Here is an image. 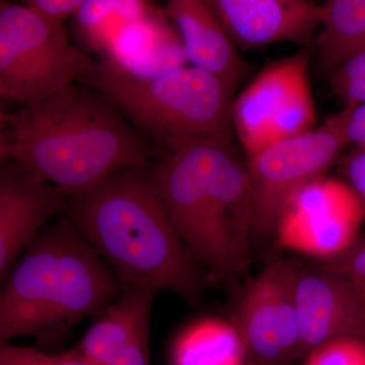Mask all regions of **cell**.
<instances>
[{"instance_id": "6da1fadb", "label": "cell", "mask_w": 365, "mask_h": 365, "mask_svg": "<svg viewBox=\"0 0 365 365\" xmlns=\"http://www.w3.org/2000/svg\"><path fill=\"white\" fill-rule=\"evenodd\" d=\"M162 151L98 91L78 83L14 112L0 113L1 163L54 185L68 198Z\"/></svg>"}, {"instance_id": "7a4b0ae2", "label": "cell", "mask_w": 365, "mask_h": 365, "mask_svg": "<svg viewBox=\"0 0 365 365\" xmlns=\"http://www.w3.org/2000/svg\"><path fill=\"white\" fill-rule=\"evenodd\" d=\"M151 165L122 170L68 198L63 215L123 287L165 290L197 306L210 276L173 225L153 182Z\"/></svg>"}, {"instance_id": "3957f363", "label": "cell", "mask_w": 365, "mask_h": 365, "mask_svg": "<svg viewBox=\"0 0 365 365\" xmlns=\"http://www.w3.org/2000/svg\"><path fill=\"white\" fill-rule=\"evenodd\" d=\"M150 170L194 259L213 279L237 280L249 266L254 212L246 165L232 140L189 141L162 151Z\"/></svg>"}, {"instance_id": "277c9868", "label": "cell", "mask_w": 365, "mask_h": 365, "mask_svg": "<svg viewBox=\"0 0 365 365\" xmlns=\"http://www.w3.org/2000/svg\"><path fill=\"white\" fill-rule=\"evenodd\" d=\"M123 285L62 215L21 255L0 294V343L31 337L49 352L88 317L114 302Z\"/></svg>"}, {"instance_id": "5b68a950", "label": "cell", "mask_w": 365, "mask_h": 365, "mask_svg": "<svg viewBox=\"0 0 365 365\" xmlns=\"http://www.w3.org/2000/svg\"><path fill=\"white\" fill-rule=\"evenodd\" d=\"M81 83L101 93L160 151L189 141L232 140L234 93L197 67L141 76L103 60Z\"/></svg>"}, {"instance_id": "8992f818", "label": "cell", "mask_w": 365, "mask_h": 365, "mask_svg": "<svg viewBox=\"0 0 365 365\" xmlns=\"http://www.w3.org/2000/svg\"><path fill=\"white\" fill-rule=\"evenodd\" d=\"M97 62L25 4L0 6V95L25 107L81 81Z\"/></svg>"}, {"instance_id": "52a82bcc", "label": "cell", "mask_w": 365, "mask_h": 365, "mask_svg": "<svg viewBox=\"0 0 365 365\" xmlns=\"http://www.w3.org/2000/svg\"><path fill=\"white\" fill-rule=\"evenodd\" d=\"M344 120L342 110L318 128L271 144L248 158L255 237L275 235L289 196L307 182L325 176L335 163L348 145Z\"/></svg>"}, {"instance_id": "ba28073f", "label": "cell", "mask_w": 365, "mask_h": 365, "mask_svg": "<svg viewBox=\"0 0 365 365\" xmlns=\"http://www.w3.org/2000/svg\"><path fill=\"white\" fill-rule=\"evenodd\" d=\"M311 53L307 47L272 62L235 98V134L247 158L314 128L316 108L309 81Z\"/></svg>"}, {"instance_id": "9c48e42d", "label": "cell", "mask_w": 365, "mask_h": 365, "mask_svg": "<svg viewBox=\"0 0 365 365\" xmlns=\"http://www.w3.org/2000/svg\"><path fill=\"white\" fill-rule=\"evenodd\" d=\"M295 272L289 262H273L247 281L232 302L228 319L252 364L290 365L300 359Z\"/></svg>"}, {"instance_id": "30bf717a", "label": "cell", "mask_w": 365, "mask_h": 365, "mask_svg": "<svg viewBox=\"0 0 365 365\" xmlns=\"http://www.w3.org/2000/svg\"><path fill=\"white\" fill-rule=\"evenodd\" d=\"M365 211L351 187L339 180L318 178L287 199L275 237L283 249L333 260L357 241Z\"/></svg>"}, {"instance_id": "8fae6325", "label": "cell", "mask_w": 365, "mask_h": 365, "mask_svg": "<svg viewBox=\"0 0 365 365\" xmlns=\"http://www.w3.org/2000/svg\"><path fill=\"white\" fill-rule=\"evenodd\" d=\"M294 302L300 357L333 340L365 342V306L350 278L322 265L297 267Z\"/></svg>"}, {"instance_id": "7c38bea8", "label": "cell", "mask_w": 365, "mask_h": 365, "mask_svg": "<svg viewBox=\"0 0 365 365\" xmlns=\"http://www.w3.org/2000/svg\"><path fill=\"white\" fill-rule=\"evenodd\" d=\"M68 197L50 182L13 163L0 168V280L4 282L26 248L55 215H63Z\"/></svg>"}, {"instance_id": "4fadbf2b", "label": "cell", "mask_w": 365, "mask_h": 365, "mask_svg": "<svg viewBox=\"0 0 365 365\" xmlns=\"http://www.w3.org/2000/svg\"><path fill=\"white\" fill-rule=\"evenodd\" d=\"M209 6L237 47L280 42L309 47L321 26V4L307 0H210Z\"/></svg>"}, {"instance_id": "5bb4252c", "label": "cell", "mask_w": 365, "mask_h": 365, "mask_svg": "<svg viewBox=\"0 0 365 365\" xmlns=\"http://www.w3.org/2000/svg\"><path fill=\"white\" fill-rule=\"evenodd\" d=\"M165 13L176 26L189 66L215 76L234 93L247 66L208 1L170 0Z\"/></svg>"}, {"instance_id": "9a60e30c", "label": "cell", "mask_w": 365, "mask_h": 365, "mask_svg": "<svg viewBox=\"0 0 365 365\" xmlns=\"http://www.w3.org/2000/svg\"><path fill=\"white\" fill-rule=\"evenodd\" d=\"M158 292L148 288L125 287L73 348L96 365H108L127 346L150 334V313Z\"/></svg>"}, {"instance_id": "2e32d148", "label": "cell", "mask_w": 365, "mask_h": 365, "mask_svg": "<svg viewBox=\"0 0 365 365\" xmlns=\"http://www.w3.org/2000/svg\"><path fill=\"white\" fill-rule=\"evenodd\" d=\"M173 365H249L241 336L230 319L204 318L185 327L172 348Z\"/></svg>"}, {"instance_id": "e0dca14e", "label": "cell", "mask_w": 365, "mask_h": 365, "mask_svg": "<svg viewBox=\"0 0 365 365\" xmlns=\"http://www.w3.org/2000/svg\"><path fill=\"white\" fill-rule=\"evenodd\" d=\"M319 26L314 45L323 69L332 72L365 50V0H328Z\"/></svg>"}, {"instance_id": "ac0fdd59", "label": "cell", "mask_w": 365, "mask_h": 365, "mask_svg": "<svg viewBox=\"0 0 365 365\" xmlns=\"http://www.w3.org/2000/svg\"><path fill=\"white\" fill-rule=\"evenodd\" d=\"M330 85L344 108L365 104V50L334 69Z\"/></svg>"}, {"instance_id": "d6986e66", "label": "cell", "mask_w": 365, "mask_h": 365, "mask_svg": "<svg viewBox=\"0 0 365 365\" xmlns=\"http://www.w3.org/2000/svg\"><path fill=\"white\" fill-rule=\"evenodd\" d=\"M0 365H96L74 349L64 353L43 351L36 347H21L0 343Z\"/></svg>"}, {"instance_id": "ffe728a7", "label": "cell", "mask_w": 365, "mask_h": 365, "mask_svg": "<svg viewBox=\"0 0 365 365\" xmlns=\"http://www.w3.org/2000/svg\"><path fill=\"white\" fill-rule=\"evenodd\" d=\"M304 365H365V342L354 338L330 341L309 352Z\"/></svg>"}, {"instance_id": "44dd1931", "label": "cell", "mask_w": 365, "mask_h": 365, "mask_svg": "<svg viewBox=\"0 0 365 365\" xmlns=\"http://www.w3.org/2000/svg\"><path fill=\"white\" fill-rule=\"evenodd\" d=\"M85 0H29L24 4L38 18L52 26H64L67 19L76 16Z\"/></svg>"}, {"instance_id": "7402d4cb", "label": "cell", "mask_w": 365, "mask_h": 365, "mask_svg": "<svg viewBox=\"0 0 365 365\" xmlns=\"http://www.w3.org/2000/svg\"><path fill=\"white\" fill-rule=\"evenodd\" d=\"M322 266L351 280H365V239L357 240L344 254L333 260L324 262Z\"/></svg>"}, {"instance_id": "603a6c76", "label": "cell", "mask_w": 365, "mask_h": 365, "mask_svg": "<svg viewBox=\"0 0 365 365\" xmlns=\"http://www.w3.org/2000/svg\"><path fill=\"white\" fill-rule=\"evenodd\" d=\"M341 170L365 211V148H355L341 163Z\"/></svg>"}, {"instance_id": "cb8c5ba5", "label": "cell", "mask_w": 365, "mask_h": 365, "mask_svg": "<svg viewBox=\"0 0 365 365\" xmlns=\"http://www.w3.org/2000/svg\"><path fill=\"white\" fill-rule=\"evenodd\" d=\"M344 133L348 144L365 148V104L344 108Z\"/></svg>"}, {"instance_id": "d4e9b609", "label": "cell", "mask_w": 365, "mask_h": 365, "mask_svg": "<svg viewBox=\"0 0 365 365\" xmlns=\"http://www.w3.org/2000/svg\"><path fill=\"white\" fill-rule=\"evenodd\" d=\"M150 334L118 353L108 365H150Z\"/></svg>"}, {"instance_id": "484cf974", "label": "cell", "mask_w": 365, "mask_h": 365, "mask_svg": "<svg viewBox=\"0 0 365 365\" xmlns=\"http://www.w3.org/2000/svg\"><path fill=\"white\" fill-rule=\"evenodd\" d=\"M354 283L355 285H356L357 290H359L360 297H361L362 302H364L365 306V280L354 281Z\"/></svg>"}, {"instance_id": "4316f807", "label": "cell", "mask_w": 365, "mask_h": 365, "mask_svg": "<svg viewBox=\"0 0 365 365\" xmlns=\"http://www.w3.org/2000/svg\"><path fill=\"white\" fill-rule=\"evenodd\" d=\"M249 365H257V364H252V362H250Z\"/></svg>"}]
</instances>
